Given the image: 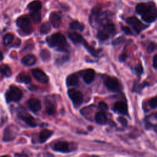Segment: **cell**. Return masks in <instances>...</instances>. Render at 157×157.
Instances as JSON below:
<instances>
[{
  "label": "cell",
  "mask_w": 157,
  "mask_h": 157,
  "mask_svg": "<svg viewBox=\"0 0 157 157\" xmlns=\"http://www.w3.org/2000/svg\"><path fill=\"white\" fill-rule=\"evenodd\" d=\"M68 96L75 107H78L83 102V96L81 91L75 89H69L67 91Z\"/></svg>",
  "instance_id": "9"
},
{
  "label": "cell",
  "mask_w": 157,
  "mask_h": 157,
  "mask_svg": "<svg viewBox=\"0 0 157 157\" xmlns=\"http://www.w3.org/2000/svg\"><path fill=\"white\" fill-rule=\"evenodd\" d=\"M124 42H125V39L123 37H119L114 39L112 43V45H119L120 44H122Z\"/></svg>",
  "instance_id": "36"
},
{
  "label": "cell",
  "mask_w": 157,
  "mask_h": 157,
  "mask_svg": "<svg viewBox=\"0 0 157 157\" xmlns=\"http://www.w3.org/2000/svg\"><path fill=\"white\" fill-rule=\"evenodd\" d=\"M148 105L152 109L157 108V96L151 98L148 101Z\"/></svg>",
  "instance_id": "35"
},
{
  "label": "cell",
  "mask_w": 157,
  "mask_h": 157,
  "mask_svg": "<svg viewBox=\"0 0 157 157\" xmlns=\"http://www.w3.org/2000/svg\"><path fill=\"white\" fill-rule=\"evenodd\" d=\"M40 56L42 61H45L48 60L50 58L51 53L48 50L43 49L40 52Z\"/></svg>",
  "instance_id": "32"
},
{
  "label": "cell",
  "mask_w": 157,
  "mask_h": 157,
  "mask_svg": "<svg viewBox=\"0 0 157 157\" xmlns=\"http://www.w3.org/2000/svg\"><path fill=\"white\" fill-rule=\"evenodd\" d=\"M69 60V56L67 55H63L58 57L56 59V63L58 64H63L65 62Z\"/></svg>",
  "instance_id": "34"
},
{
  "label": "cell",
  "mask_w": 157,
  "mask_h": 157,
  "mask_svg": "<svg viewBox=\"0 0 157 157\" xmlns=\"http://www.w3.org/2000/svg\"><path fill=\"white\" fill-rule=\"evenodd\" d=\"M51 29V24L49 22L44 23L40 27V33L42 34H47Z\"/></svg>",
  "instance_id": "30"
},
{
  "label": "cell",
  "mask_w": 157,
  "mask_h": 157,
  "mask_svg": "<svg viewBox=\"0 0 157 157\" xmlns=\"http://www.w3.org/2000/svg\"><path fill=\"white\" fill-rule=\"evenodd\" d=\"M134 70L135 71V72L138 74V75H141L142 73H143V67L142 66V65L140 64H137L134 68Z\"/></svg>",
  "instance_id": "37"
},
{
  "label": "cell",
  "mask_w": 157,
  "mask_h": 157,
  "mask_svg": "<svg viewBox=\"0 0 157 157\" xmlns=\"http://www.w3.org/2000/svg\"><path fill=\"white\" fill-rule=\"evenodd\" d=\"M69 28L73 30L83 31L85 29V25L77 20H74L70 23Z\"/></svg>",
  "instance_id": "26"
},
{
  "label": "cell",
  "mask_w": 157,
  "mask_h": 157,
  "mask_svg": "<svg viewBox=\"0 0 157 157\" xmlns=\"http://www.w3.org/2000/svg\"><path fill=\"white\" fill-rule=\"evenodd\" d=\"M53 150L61 153H69L71 151L69 144L64 141H59L56 142L53 145Z\"/></svg>",
  "instance_id": "12"
},
{
  "label": "cell",
  "mask_w": 157,
  "mask_h": 157,
  "mask_svg": "<svg viewBox=\"0 0 157 157\" xmlns=\"http://www.w3.org/2000/svg\"><path fill=\"white\" fill-rule=\"evenodd\" d=\"M146 85H148L147 83H136L134 86L133 91L137 93H139Z\"/></svg>",
  "instance_id": "33"
},
{
  "label": "cell",
  "mask_w": 157,
  "mask_h": 157,
  "mask_svg": "<svg viewBox=\"0 0 157 157\" xmlns=\"http://www.w3.org/2000/svg\"><path fill=\"white\" fill-rule=\"evenodd\" d=\"M23 96L21 90L17 86L11 85L7 90L5 94V98L7 102H18Z\"/></svg>",
  "instance_id": "6"
},
{
  "label": "cell",
  "mask_w": 157,
  "mask_h": 157,
  "mask_svg": "<svg viewBox=\"0 0 157 157\" xmlns=\"http://www.w3.org/2000/svg\"><path fill=\"white\" fill-rule=\"evenodd\" d=\"M66 85L69 86H76L78 83V77L76 74H72L66 78Z\"/></svg>",
  "instance_id": "23"
},
{
  "label": "cell",
  "mask_w": 157,
  "mask_h": 157,
  "mask_svg": "<svg viewBox=\"0 0 157 157\" xmlns=\"http://www.w3.org/2000/svg\"><path fill=\"white\" fill-rule=\"evenodd\" d=\"M42 4L39 0H34L29 2L27 6V9L31 12H41Z\"/></svg>",
  "instance_id": "19"
},
{
  "label": "cell",
  "mask_w": 157,
  "mask_h": 157,
  "mask_svg": "<svg viewBox=\"0 0 157 157\" xmlns=\"http://www.w3.org/2000/svg\"><path fill=\"white\" fill-rule=\"evenodd\" d=\"M104 84L106 87L111 91L118 92L121 90V85L119 80L114 77L107 76L104 78Z\"/></svg>",
  "instance_id": "8"
},
{
  "label": "cell",
  "mask_w": 157,
  "mask_h": 157,
  "mask_svg": "<svg viewBox=\"0 0 157 157\" xmlns=\"http://www.w3.org/2000/svg\"><path fill=\"white\" fill-rule=\"evenodd\" d=\"M118 121H119L122 125H123V126H126L127 125V124H128V122H127L125 118H123V117H119V118H118Z\"/></svg>",
  "instance_id": "40"
},
{
  "label": "cell",
  "mask_w": 157,
  "mask_h": 157,
  "mask_svg": "<svg viewBox=\"0 0 157 157\" xmlns=\"http://www.w3.org/2000/svg\"><path fill=\"white\" fill-rule=\"evenodd\" d=\"M153 66L155 69H157V54L155 55L153 59Z\"/></svg>",
  "instance_id": "43"
},
{
  "label": "cell",
  "mask_w": 157,
  "mask_h": 157,
  "mask_svg": "<svg viewBox=\"0 0 157 157\" xmlns=\"http://www.w3.org/2000/svg\"><path fill=\"white\" fill-rule=\"evenodd\" d=\"M88 20L93 28L99 29L111 21L109 18V12L103 10L99 6H96L92 9Z\"/></svg>",
  "instance_id": "1"
},
{
  "label": "cell",
  "mask_w": 157,
  "mask_h": 157,
  "mask_svg": "<svg viewBox=\"0 0 157 157\" xmlns=\"http://www.w3.org/2000/svg\"><path fill=\"white\" fill-rule=\"evenodd\" d=\"M25 157H26V156H25Z\"/></svg>",
  "instance_id": "46"
},
{
  "label": "cell",
  "mask_w": 157,
  "mask_h": 157,
  "mask_svg": "<svg viewBox=\"0 0 157 157\" xmlns=\"http://www.w3.org/2000/svg\"><path fill=\"white\" fill-rule=\"evenodd\" d=\"M18 132V128L13 124L7 126L4 131L3 134V141L8 142L13 140L17 136Z\"/></svg>",
  "instance_id": "10"
},
{
  "label": "cell",
  "mask_w": 157,
  "mask_h": 157,
  "mask_svg": "<svg viewBox=\"0 0 157 157\" xmlns=\"http://www.w3.org/2000/svg\"><path fill=\"white\" fill-rule=\"evenodd\" d=\"M125 21L128 24L132 27L133 29L136 31L137 34H139L140 32L145 29L148 26L145 25L137 17L133 16L127 18Z\"/></svg>",
  "instance_id": "7"
},
{
  "label": "cell",
  "mask_w": 157,
  "mask_h": 157,
  "mask_svg": "<svg viewBox=\"0 0 157 157\" xmlns=\"http://www.w3.org/2000/svg\"><path fill=\"white\" fill-rule=\"evenodd\" d=\"M99 108L101 109V110L102 111H106L108 110V105H107L106 103H105L104 102H100L98 104Z\"/></svg>",
  "instance_id": "39"
},
{
  "label": "cell",
  "mask_w": 157,
  "mask_h": 157,
  "mask_svg": "<svg viewBox=\"0 0 157 157\" xmlns=\"http://www.w3.org/2000/svg\"><path fill=\"white\" fill-rule=\"evenodd\" d=\"M136 11L147 23H151L157 19V8L153 2L139 3L136 6Z\"/></svg>",
  "instance_id": "2"
},
{
  "label": "cell",
  "mask_w": 157,
  "mask_h": 157,
  "mask_svg": "<svg viewBox=\"0 0 157 157\" xmlns=\"http://www.w3.org/2000/svg\"><path fill=\"white\" fill-rule=\"evenodd\" d=\"M68 37L75 44H80L81 39L83 38L82 36L77 32H73V33H69Z\"/></svg>",
  "instance_id": "27"
},
{
  "label": "cell",
  "mask_w": 157,
  "mask_h": 157,
  "mask_svg": "<svg viewBox=\"0 0 157 157\" xmlns=\"http://www.w3.org/2000/svg\"><path fill=\"white\" fill-rule=\"evenodd\" d=\"M121 29L126 35H132L133 34L131 30L130 29V28L128 26L121 25Z\"/></svg>",
  "instance_id": "38"
},
{
  "label": "cell",
  "mask_w": 157,
  "mask_h": 157,
  "mask_svg": "<svg viewBox=\"0 0 157 157\" xmlns=\"http://www.w3.org/2000/svg\"><path fill=\"white\" fill-rule=\"evenodd\" d=\"M18 117L29 126L36 127L37 125L36 119L33 116L27 113H20L18 114Z\"/></svg>",
  "instance_id": "13"
},
{
  "label": "cell",
  "mask_w": 157,
  "mask_h": 157,
  "mask_svg": "<svg viewBox=\"0 0 157 157\" xmlns=\"http://www.w3.org/2000/svg\"><path fill=\"white\" fill-rule=\"evenodd\" d=\"M127 57H128V55L126 54L122 53L119 56V61L120 62H123L126 59Z\"/></svg>",
  "instance_id": "41"
},
{
  "label": "cell",
  "mask_w": 157,
  "mask_h": 157,
  "mask_svg": "<svg viewBox=\"0 0 157 157\" xmlns=\"http://www.w3.org/2000/svg\"><path fill=\"white\" fill-rule=\"evenodd\" d=\"M46 42L49 47L55 49L57 52H69L70 46L64 36L60 33H56L47 37Z\"/></svg>",
  "instance_id": "3"
},
{
  "label": "cell",
  "mask_w": 157,
  "mask_h": 157,
  "mask_svg": "<svg viewBox=\"0 0 157 157\" xmlns=\"http://www.w3.org/2000/svg\"><path fill=\"white\" fill-rule=\"evenodd\" d=\"M36 57L32 55V54H28L25 56H24L21 59V63L28 66H31L36 64Z\"/></svg>",
  "instance_id": "20"
},
{
  "label": "cell",
  "mask_w": 157,
  "mask_h": 157,
  "mask_svg": "<svg viewBox=\"0 0 157 157\" xmlns=\"http://www.w3.org/2000/svg\"><path fill=\"white\" fill-rule=\"evenodd\" d=\"M155 131L157 132V124L155 125Z\"/></svg>",
  "instance_id": "44"
},
{
  "label": "cell",
  "mask_w": 157,
  "mask_h": 157,
  "mask_svg": "<svg viewBox=\"0 0 157 157\" xmlns=\"http://www.w3.org/2000/svg\"><path fill=\"white\" fill-rule=\"evenodd\" d=\"M49 20L50 24L53 28H58L61 25L62 19L61 15L58 13L56 12H52L49 15Z\"/></svg>",
  "instance_id": "16"
},
{
  "label": "cell",
  "mask_w": 157,
  "mask_h": 157,
  "mask_svg": "<svg viewBox=\"0 0 157 157\" xmlns=\"http://www.w3.org/2000/svg\"><path fill=\"white\" fill-rule=\"evenodd\" d=\"M17 81L18 82L28 84L31 82V78L28 74L25 72H21L17 77Z\"/></svg>",
  "instance_id": "25"
},
{
  "label": "cell",
  "mask_w": 157,
  "mask_h": 157,
  "mask_svg": "<svg viewBox=\"0 0 157 157\" xmlns=\"http://www.w3.org/2000/svg\"><path fill=\"white\" fill-rule=\"evenodd\" d=\"M46 112L48 115H52L56 112V105L50 100H47L45 102Z\"/></svg>",
  "instance_id": "24"
},
{
  "label": "cell",
  "mask_w": 157,
  "mask_h": 157,
  "mask_svg": "<svg viewBox=\"0 0 157 157\" xmlns=\"http://www.w3.org/2000/svg\"><path fill=\"white\" fill-rule=\"evenodd\" d=\"M113 110L116 113L121 114V115H127L128 114V106L126 103L123 101H117L116 102L113 107Z\"/></svg>",
  "instance_id": "14"
},
{
  "label": "cell",
  "mask_w": 157,
  "mask_h": 157,
  "mask_svg": "<svg viewBox=\"0 0 157 157\" xmlns=\"http://www.w3.org/2000/svg\"><path fill=\"white\" fill-rule=\"evenodd\" d=\"M33 77L39 82L42 83H47L48 82V77L41 69L36 68L32 70Z\"/></svg>",
  "instance_id": "11"
},
{
  "label": "cell",
  "mask_w": 157,
  "mask_h": 157,
  "mask_svg": "<svg viewBox=\"0 0 157 157\" xmlns=\"http://www.w3.org/2000/svg\"><path fill=\"white\" fill-rule=\"evenodd\" d=\"M155 45L153 43H150L148 45L147 50L148 52H152L155 50Z\"/></svg>",
  "instance_id": "42"
},
{
  "label": "cell",
  "mask_w": 157,
  "mask_h": 157,
  "mask_svg": "<svg viewBox=\"0 0 157 157\" xmlns=\"http://www.w3.org/2000/svg\"><path fill=\"white\" fill-rule=\"evenodd\" d=\"M29 16L32 21L35 24H38L41 21V12H31Z\"/></svg>",
  "instance_id": "29"
},
{
  "label": "cell",
  "mask_w": 157,
  "mask_h": 157,
  "mask_svg": "<svg viewBox=\"0 0 157 157\" xmlns=\"http://www.w3.org/2000/svg\"><path fill=\"white\" fill-rule=\"evenodd\" d=\"M95 77V72L93 69H88L84 71L83 74V79L84 82L87 83H91L94 79Z\"/></svg>",
  "instance_id": "18"
},
{
  "label": "cell",
  "mask_w": 157,
  "mask_h": 157,
  "mask_svg": "<svg viewBox=\"0 0 157 157\" xmlns=\"http://www.w3.org/2000/svg\"><path fill=\"white\" fill-rule=\"evenodd\" d=\"M115 34V25L112 21H110L98 30L96 37L99 41L105 42L109 40L110 37H113Z\"/></svg>",
  "instance_id": "4"
},
{
  "label": "cell",
  "mask_w": 157,
  "mask_h": 157,
  "mask_svg": "<svg viewBox=\"0 0 157 157\" xmlns=\"http://www.w3.org/2000/svg\"><path fill=\"white\" fill-rule=\"evenodd\" d=\"M1 72L6 77H10L12 75L11 69L7 64H2L1 66Z\"/></svg>",
  "instance_id": "31"
},
{
  "label": "cell",
  "mask_w": 157,
  "mask_h": 157,
  "mask_svg": "<svg viewBox=\"0 0 157 157\" xmlns=\"http://www.w3.org/2000/svg\"><path fill=\"white\" fill-rule=\"evenodd\" d=\"M80 44H82V45L85 47L87 52L94 57H98L99 55V53L101 52V50H96L94 47L90 45L83 37L81 39Z\"/></svg>",
  "instance_id": "15"
},
{
  "label": "cell",
  "mask_w": 157,
  "mask_h": 157,
  "mask_svg": "<svg viewBox=\"0 0 157 157\" xmlns=\"http://www.w3.org/2000/svg\"><path fill=\"white\" fill-rule=\"evenodd\" d=\"M15 23L25 35H29L33 31V26L31 20L26 16H21L17 18Z\"/></svg>",
  "instance_id": "5"
},
{
  "label": "cell",
  "mask_w": 157,
  "mask_h": 157,
  "mask_svg": "<svg viewBox=\"0 0 157 157\" xmlns=\"http://www.w3.org/2000/svg\"><path fill=\"white\" fill-rule=\"evenodd\" d=\"M94 120L96 122L99 124H104L107 121V116L104 111L98 112L94 115Z\"/></svg>",
  "instance_id": "22"
},
{
  "label": "cell",
  "mask_w": 157,
  "mask_h": 157,
  "mask_svg": "<svg viewBox=\"0 0 157 157\" xmlns=\"http://www.w3.org/2000/svg\"><path fill=\"white\" fill-rule=\"evenodd\" d=\"M28 105L29 109L34 113H37L41 109L40 101L36 98H31L28 100Z\"/></svg>",
  "instance_id": "17"
},
{
  "label": "cell",
  "mask_w": 157,
  "mask_h": 157,
  "mask_svg": "<svg viewBox=\"0 0 157 157\" xmlns=\"http://www.w3.org/2000/svg\"><path fill=\"white\" fill-rule=\"evenodd\" d=\"M13 39H14V36L12 33H7L3 36L2 44L5 47H7L10 45L13 41Z\"/></svg>",
  "instance_id": "28"
},
{
  "label": "cell",
  "mask_w": 157,
  "mask_h": 157,
  "mask_svg": "<svg viewBox=\"0 0 157 157\" xmlns=\"http://www.w3.org/2000/svg\"><path fill=\"white\" fill-rule=\"evenodd\" d=\"M1 157H9V156H2Z\"/></svg>",
  "instance_id": "45"
},
{
  "label": "cell",
  "mask_w": 157,
  "mask_h": 157,
  "mask_svg": "<svg viewBox=\"0 0 157 157\" xmlns=\"http://www.w3.org/2000/svg\"><path fill=\"white\" fill-rule=\"evenodd\" d=\"M53 131L52 130H49L47 129H42L39 136V140L40 143H44L46 142L53 134Z\"/></svg>",
  "instance_id": "21"
}]
</instances>
